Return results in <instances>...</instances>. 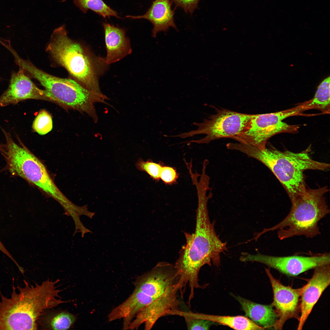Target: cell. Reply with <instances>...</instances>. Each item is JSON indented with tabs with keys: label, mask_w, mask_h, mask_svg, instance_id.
Segmentation results:
<instances>
[{
	"label": "cell",
	"mask_w": 330,
	"mask_h": 330,
	"mask_svg": "<svg viewBox=\"0 0 330 330\" xmlns=\"http://www.w3.org/2000/svg\"><path fill=\"white\" fill-rule=\"evenodd\" d=\"M47 50L76 81L90 90L102 93L99 79L108 68L105 59L95 56L71 39L64 25L54 30Z\"/></svg>",
	"instance_id": "3"
},
{
	"label": "cell",
	"mask_w": 330,
	"mask_h": 330,
	"mask_svg": "<svg viewBox=\"0 0 330 330\" xmlns=\"http://www.w3.org/2000/svg\"><path fill=\"white\" fill-rule=\"evenodd\" d=\"M178 282L170 288L163 294L140 310L129 324L127 329H137L141 324L145 330L151 329L160 318L176 315L182 303L179 297Z\"/></svg>",
	"instance_id": "11"
},
{
	"label": "cell",
	"mask_w": 330,
	"mask_h": 330,
	"mask_svg": "<svg viewBox=\"0 0 330 330\" xmlns=\"http://www.w3.org/2000/svg\"><path fill=\"white\" fill-rule=\"evenodd\" d=\"M178 177L179 174L175 168L164 165L160 175V179L164 184L169 185L175 184Z\"/></svg>",
	"instance_id": "25"
},
{
	"label": "cell",
	"mask_w": 330,
	"mask_h": 330,
	"mask_svg": "<svg viewBox=\"0 0 330 330\" xmlns=\"http://www.w3.org/2000/svg\"><path fill=\"white\" fill-rule=\"evenodd\" d=\"M0 250L3 252L4 253L7 255L9 257L12 261H13V262H15V259L13 258V256L11 255L10 254L7 250V249L5 248V247L4 246L3 244L2 243L1 241L0 240Z\"/></svg>",
	"instance_id": "28"
},
{
	"label": "cell",
	"mask_w": 330,
	"mask_h": 330,
	"mask_svg": "<svg viewBox=\"0 0 330 330\" xmlns=\"http://www.w3.org/2000/svg\"><path fill=\"white\" fill-rule=\"evenodd\" d=\"M233 148L256 159L268 167L282 184L290 200L299 194L306 185L305 171L325 170L330 167L329 164L313 159L309 148L295 153L288 150L281 151L272 146L261 149L238 142L234 144Z\"/></svg>",
	"instance_id": "2"
},
{
	"label": "cell",
	"mask_w": 330,
	"mask_h": 330,
	"mask_svg": "<svg viewBox=\"0 0 330 330\" xmlns=\"http://www.w3.org/2000/svg\"><path fill=\"white\" fill-rule=\"evenodd\" d=\"M305 111L301 103L294 107L277 112L252 114L244 131L232 139L239 143L264 149L268 140L275 135L297 132L299 126L288 124L282 121L290 116H306L303 113Z\"/></svg>",
	"instance_id": "8"
},
{
	"label": "cell",
	"mask_w": 330,
	"mask_h": 330,
	"mask_svg": "<svg viewBox=\"0 0 330 330\" xmlns=\"http://www.w3.org/2000/svg\"><path fill=\"white\" fill-rule=\"evenodd\" d=\"M172 3L170 0H155L143 15L127 16L126 17L133 19H144L149 21L153 25L152 36L156 37L158 33L166 32L170 27L177 30L174 19V9H172Z\"/></svg>",
	"instance_id": "16"
},
{
	"label": "cell",
	"mask_w": 330,
	"mask_h": 330,
	"mask_svg": "<svg viewBox=\"0 0 330 330\" xmlns=\"http://www.w3.org/2000/svg\"><path fill=\"white\" fill-rule=\"evenodd\" d=\"M174 3L176 7H179L183 9L186 13L192 14L194 10L198 8L200 0H170Z\"/></svg>",
	"instance_id": "26"
},
{
	"label": "cell",
	"mask_w": 330,
	"mask_h": 330,
	"mask_svg": "<svg viewBox=\"0 0 330 330\" xmlns=\"http://www.w3.org/2000/svg\"><path fill=\"white\" fill-rule=\"evenodd\" d=\"M195 314L199 318L226 325L236 330L265 329L246 317L214 315L199 313H195Z\"/></svg>",
	"instance_id": "18"
},
{
	"label": "cell",
	"mask_w": 330,
	"mask_h": 330,
	"mask_svg": "<svg viewBox=\"0 0 330 330\" xmlns=\"http://www.w3.org/2000/svg\"><path fill=\"white\" fill-rule=\"evenodd\" d=\"M240 260L242 262L261 263L290 276H296L317 267L330 264V254L328 253L309 257L296 255L280 257L244 253Z\"/></svg>",
	"instance_id": "10"
},
{
	"label": "cell",
	"mask_w": 330,
	"mask_h": 330,
	"mask_svg": "<svg viewBox=\"0 0 330 330\" xmlns=\"http://www.w3.org/2000/svg\"><path fill=\"white\" fill-rule=\"evenodd\" d=\"M3 157L6 168L12 175L21 177L36 186L57 201L64 210L73 209L75 204L59 189L42 162L23 144H10Z\"/></svg>",
	"instance_id": "7"
},
{
	"label": "cell",
	"mask_w": 330,
	"mask_h": 330,
	"mask_svg": "<svg viewBox=\"0 0 330 330\" xmlns=\"http://www.w3.org/2000/svg\"><path fill=\"white\" fill-rule=\"evenodd\" d=\"M20 68L11 76L7 90L0 96V107L17 104L27 99H35L51 102L44 90L39 88Z\"/></svg>",
	"instance_id": "14"
},
{
	"label": "cell",
	"mask_w": 330,
	"mask_h": 330,
	"mask_svg": "<svg viewBox=\"0 0 330 330\" xmlns=\"http://www.w3.org/2000/svg\"><path fill=\"white\" fill-rule=\"evenodd\" d=\"M307 101L309 110L321 111L322 114L330 113V77L323 80L318 86L314 97Z\"/></svg>",
	"instance_id": "19"
},
{
	"label": "cell",
	"mask_w": 330,
	"mask_h": 330,
	"mask_svg": "<svg viewBox=\"0 0 330 330\" xmlns=\"http://www.w3.org/2000/svg\"><path fill=\"white\" fill-rule=\"evenodd\" d=\"M178 315L183 317L188 330H208L214 324L211 321L199 318L195 313L182 310Z\"/></svg>",
	"instance_id": "22"
},
{
	"label": "cell",
	"mask_w": 330,
	"mask_h": 330,
	"mask_svg": "<svg viewBox=\"0 0 330 330\" xmlns=\"http://www.w3.org/2000/svg\"><path fill=\"white\" fill-rule=\"evenodd\" d=\"M76 318L75 315L65 311L55 313L46 319V327L53 330L68 329L73 325Z\"/></svg>",
	"instance_id": "21"
},
{
	"label": "cell",
	"mask_w": 330,
	"mask_h": 330,
	"mask_svg": "<svg viewBox=\"0 0 330 330\" xmlns=\"http://www.w3.org/2000/svg\"><path fill=\"white\" fill-rule=\"evenodd\" d=\"M252 114L240 113L225 108L217 110L216 112L210 115L200 123L194 122L198 127L196 130L178 135L170 136L184 138L194 135L204 134L203 138L181 143L208 144L212 141L223 138H232L242 133L246 128Z\"/></svg>",
	"instance_id": "9"
},
{
	"label": "cell",
	"mask_w": 330,
	"mask_h": 330,
	"mask_svg": "<svg viewBox=\"0 0 330 330\" xmlns=\"http://www.w3.org/2000/svg\"><path fill=\"white\" fill-rule=\"evenodd\" d=\"M66 215L71 216L73 218L75 226V229L74 235L78 232H81L82 237H83L85 234L88 233H92V231L85 227L81 222L80 215L72 209H69L65 212Z\"/></svg>",
	"instance_id": "27"
},
{
	"label": "cell",
	"mask_w": 330,
	"mask_h": 330,
	"mask_svg": "<svg viewBox=\"0 0 330 330\" xmlns=\"http://www.w3.org/2000/svg\"><path fill=\"white\" fill-rule=\"evenodd\" d=\"M107 54L106 63L108 65L117 62L132 52L129 39L123 28L108 23L103 24Z\"/></svg>",
	"instance_id": "15"
},
{
	"label": "cell",
	"mask_w": 330,
	"mask_h": 330,
	"mask_svg": "<svg viewBox=\"0 0 330 330\" xmlns=\"http://www.w3.org/2000/svg\"><path fill=\"white\" fill-rule=\"evenodd\" d=\"M207 204L204 200L198 201L195 232L184 233L186 244L181 249L174 264L179 278L180 290L185 292L188 285L190 299L194 297L195 289L204 288L200 284L198 278L201 268L206 264L211 266L212 262L218 266L220 254L227 249L226 243L219 239L214 223L210 220Z\"/></svg>",
	"instance_id": "1"
},
{
	"label": "cell",
	"mask_w": 330,
	"mask_h": 330,
	"mask_svg": "<svg viewBox=\"0 0 330 330\" xmlns=\"http://www.w3.org/2000/svg\"><path fill=\"white\" fill-rule=\"evenodd\" d=\"M330 264L317 267L312 277L304 286L300 297V313L298 330L306 321L322 293L330 284Z\"/></svg>",
	"instance_id": "13"
},
{
	"label": "cell",
	"mask_w": 330,
	"mask_h": 330,
	"mask_svg": "<svg viewBox=\"0 0 330 330\" xmlns=\"http://www.w3.org/2000/svg\"><path fill=\"white\" fill-rule=\"evenodd\" d=\"M20 66L39 82L51 102L65 109L85 113L95 123L97 122L98 117L94 104L101 103L108 105L106 101L110 99L103 93L90 90L75 80L50 75L28 61L22 60Z\"/></svg>",
	"instance_id": "6"
},
{
	"label": "cell",
	"mask_w": 330,
	"mask_h": 330,
	"mask_svg": "<svg viewBox=\"0 0 330 330\" xmlns=\"http://www.w3.org/2000/svg\"><path fill=\"white\" fill-rule=\"evenodd\" d=\"M233 296L241 305L246 317L265 329H273L278 317L271 304H258L239 296Z\"/></svg>",
	"instance_id": "17"
},
{
	"label": "cell",
	"mask_w": 330,
	"mask_h": 330,
	"mask_svg": "<svg viewBox=\"0 0 330 330\" xmlns=\"http://www.w3.org/2000/svg\"><path fill=\"white\" fill-rule=\"evenodd\" d=\"M66 0H63L62 2H63V1L64 2L65 1H66Z\"/></svg>",
	"instance_id": "29"
},
{
	"label": "cell",
	"mask_w": 330,
	"mask_h": 330,
	"mask_svg": "<svg viewBox=\"0 0 330 330\" xmlns=\"http://www.w3.org/2000/svg\"><path fill=\"white\" fill-rule=\"evenodd\" d=\"M23 281V288L15 287L13 282L10 298L0 291V330L38 329L44 311L54 306L53 297L46 286L35 283L34 286Z\"/></svg>",
	"instance_id": "4"
},
{
	"label": "cell",
	"mask_w": 330,
	"mask_h": 330,
	"mask_svg": "<svg viewBox=\"0 0 330 330\" xmlns=\"http://www.w3.org/2000/svg\"><path fill=\"white\" fill-rule=\"evenodd\" d=\"M273 289V301L271 304L278 317L273 329L281 330L288 319L295 318L299 320L300 312V297L303 287L293 289L283 285L272 275L269 269H265Z\"/></svg>",
	"instance_id": "12"
},
{
	"label": "cell",
	"mask_w": 330,
	"mask_h": 330,
	"mask_svg": "<svg viewBox=\"0 0 330 330\" xmlns=\"http://www.w3.org/2000/svg\"><path fill=\"white\" fill-rule=\"evenodd\" d=\"M164 165L161 161L156 163L150 159L144 161L141 158H139L135 164L137 169L145 172L156 182H158L160 179V175Z\"/></svg>",
	"instance_id": "24"
},
{
	"label": "cell",
	"mask_w": 330,
	"mask_h": 330,
	"mask_svg": "<svg viewBox=\"0 0 330 330\" xmlns=\"http://www.w3.org/2000/svg\"><path fill=\"white\" fill-rule=\"evenodd\" d=\"M328 191L327 186L312 189L306 185L291 200V208L286 217L273 226L264 229L257 236L276 230L280 240L302 235L312 238L320 234L318 222L330 213L325 196Z\"/></svg>",
	"instance_id": "5"
},
{
	"label": "cell",
	"mask_w": 330,
	"mask_h": 330,
	"mask_svg": "<svg viewBox=\"0 0 330 330\" xmlns=\"http://www.w3.org/2000/svg\"><path fill=\"white\" fill-rule=\"evenodd\" d=\"M32 128L34 131L41 135L50 132L53 128L52 118L50 114L45 109L40 110L33 122Z\"/></svg>",
	"instance_id": "23"
},
{
	"label": "cell",
	"mask_w": 330,
	"mask_h": 330,
	"mask_svg": "<svg viewBox=\"0 0 330 330\" xmlns=\"http://www.w3.org/2000/svg\"><path fill=\"white\" fill-rule=\"evenodd\" d=\"M73 2L84 13L90 9L105 18L111 16L120 18L116 12L102 0H74Z\"/></svg>",
	"instance_id": "20"
}]
</instances>
